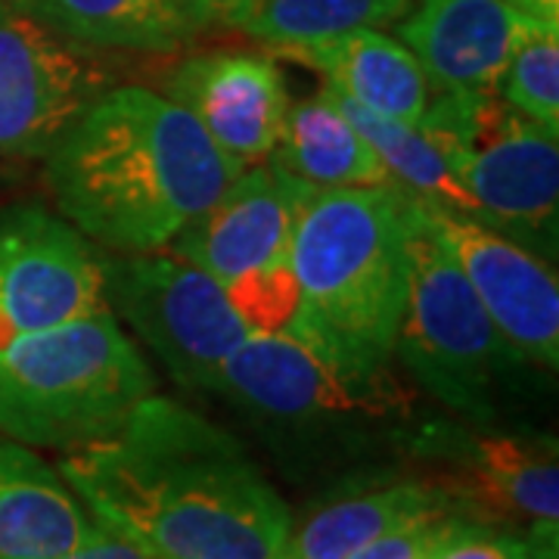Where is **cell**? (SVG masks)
Masks as SVG:
<instances>
[{"label":"cell","instance_id":"1","mask_svg":"<svg viewBox=\"0 0 559 559\" xmlns=\"http://www.w3.org/2000/svg\"><path fill=\"white\" fill-rule=\"evenodd\" d=\"M57 466L91 516L146 559H280L296 520L234 432L159 392Z\"/></svg>","mask_w":559,"mask_h":559},{"label":"cell","instance_id":"2","mask_svg":"<svg viewBox=\"0 0 559 559\" xmlns=\"http://www.w3.org/2000/svg\"><path fill=\"white\" fill-rule=\"evenodd\" d=\"M57 215L106 255L165 252L242 168L187 109L150 87H106L47 153Z\"/></svg>","mask_w":559,"mask_h":559},{"label":"cell","instance_id":"3","mask_svg":"<svg viewBox=\"0 0 559 559\" xmlns=\"http://www.w3.org/2000/svg\"><path fill=\"white\" fill-rule=\"evenodd\" d=\"M411 240V200L395 187L311 190L293 242L289 333L355 377H392Z\"/></svg>","mask_w":559,"mask_h":559},{"label":"cell","instance_id":"4","mask_svg":"<svg viewBox=\"0 0 559 559\" xmlns=\"http://www.w3.org/2000/svg\"><path fill=\"white\" fill-rule=\"evenodd\" d=\"M153 392L150 360L109 308L0 348V436L35 451L106 441Z\"/></svg>","mask_w":559,"mask_h":559},{"label":"cell","instance_id":"5","mask_svg":"<svg viewBox=\"0 0 559 559\" xmlns=\"http://www.w3.org/2000/svg\"><path fill=\"white\" fill-rule=\"evenodd\" d=\"M212 399L289 457H352L380 426L407 414L395 377H355L289 330L249 333L221 364Z\"/></svg>","mask_w":559,"mask_h":559},{"label":"cell","instance_id":"6","mask_svg":"<svg viewBox=\"0 0 559 559\" xmlns=\"http://www.w3.org/2000/svg\"><path fill=\"white\" fill-rule=\"evenodd\" d=\"M439 143L479 221L554 264L559 237V134L495 91H436L417 121Z\"/></svg>","mask_w":559,"mask_h":559},{"label":"cell","instance_id":"7","mask_svg":"<svg viewBox=\"0 0 559 559\" xmlns=\"http://www.w3.org/2000/svg\"><path fill=\"white\" fill-rule=\"evenodd\" d=\"M411 221V289L395 358L454 417L495 426L500 382L522 364L500 340L457 264L423 227L414 202Z\"/></svg>","mask_w":559,"mask_h":559},{"label":"cell","instance_id":"8","mask_svg":"<svg viewBox=\"0 0 559 559\" xmlns=\"http://www.w3.org/2000/svg\"><path fill=\"white\" fill-rule=\"evenodd\" d=\"M308 197L311 187L274 159L249 165L168 252L218 280L255 333L289 330L296 318L293 242Z\"/></svg>","mask_w":559,"mask_h":559},{"label":"cell","instance_id":"9","mask_svg":"<svg viewBox=\"0 0 559 559\" xmlns=\"http://www.w3.org/2000/svg\"><path fill=\"white\" fill-rule=\"evenodd\" d=\"M106 308L180 389L212 395L218 370L255 333L230 296L175 252L106 255Z\"/></svg>","mask_w":559,"mask_h":559},{"label":"cell","instance_id":"10","mask_svg":"<svg viewBox=\"0 0 559 559\" xmlns=\"http://www.w3.org/2000/svg\"><path fill=\"white\" fill-rule=\"evenodd\" d=\"M454 510L476 522L559 544V454L554 436L500 432L466 419L423 423L399 436Z\"/></svg>","mask_w":559,"mask_h":559},{"label":"cell","instance_id":"11","mask_svg":"<svg viewBox=\"0 0 559 559\" xmlns=\"http://www.w3.org/2000/svg\"><path fill=\"white\" fill-rule=\"evenodd\" d=\"M106 87L94 50L0 0V171L47 159Z\"/></svg>","mask_w":559,"mask_h":559},{"label":"cell","instance_id":"12","mask_svg":"<svg viewBox=\"0 0 559 559\" xmlns=\"http://www.w3.org/2000/svg\"><path fill=\"white\" fill-rule=\"evenodd\" d=\"M417 215L432 240L457 264L522 367L557 373L559 283L554 264L469 215L429 205H417Z\"/></svg>","mask_w":559,"mask_h":559},{"label":"cell","instance_id":"13","mask_svg":"<svg viewBox=\"0 0 559 559\" xmlns=\"http://www.w3.org/2000/svg\"><path fill=\"white\" fill-rule=\"evenodd\" d=\"M106 252L35 205L0 215V348L106 308Z\"/></svg>","mask_w":559,"mask_h":559},{"label":"cell","instance_id":"14","mask_svg":"<svg viewBox=\"0 0 559 559\" xmlns=\"http://www.w3.org/2000/svg\"><path fill=\"white\" fill-rule=\"evenodd\" d=\"M162 94L200 121L209 140L240 168L274 153L289 109L277 62L249 50L193 53L165 75Z\"/></svg>","mask_w":559,"mask_h":559},{"label":"cell","instance_id":"15","mask_svg":"<svg viewBox=\"0 0 559 559\" xmlns=\"http://www.w3.org/2000/svg\"><path fill=\"white\" fill-rule=\"evenodd\" d=\"M528 22L507 0H414L395 28L436 91H498Z\"/></svg>","mask_w":559,"mask_h":559},{"label":"cell","instance_id":"16","mask_svg":"<svg viewBox=\"0 0 559 559\" xmlns=\"http://www.w3.org/2000/svg\"><path fill=\"white\" fill-rule=\"evenodd\" d=\"M280 57L314 69L323 87L382 119L417 124L432 103V81L417 57L382 28H360L340 38L280 50Z\"/></svg>","mask_w":559,"mask_h":559},{"label":"cell","instance_id":"17","mask_svg":"<svg viewBox=\"0 0 559 559\" xmlns=\"http://www.w3.org/2000/svg\"><path fill=\"white\" fill-rule=\"evenodd\" d=\"M60 466L0 436V559H57L94 528Z\"/></svg>","mask_w":559,"mask_h":559},{"label":"cell","instance_id":"18","mask_svg":"<svg viewBox=\"0 0 559 559\" xmlns=\"http://www.w3.org/2000/svg\"><path fill=\"white\" fill-rule=\"evenodd\" d=\"M457 513L448 495L426 476H380L352 485L318 503L308 516L293 520L280 559H348L392 528Z\"/></svg>","mask_w":559,"mask_h":559},{"label":"cell","instance_id":"19","mask_svg":"<svg viewBox=\"0 0 559 559\" xmlns=\"http://www.w3.org/2000/svg\"><path fill=\"white\" fill-rule=\"evenodd\" d=\"M267 159L311 190L389 187L380 156L330 87L289 100L277 146Z\"/></svg>","mask_w":559,"mask_h":559},{"label":"cell","instance_id":"20","mask_svg":"<svg viewBox=\"0 0 559 559\" xmlns=\"http://www.w3.org/2000/svg\"><path fill=\"white\" fill-rule=\"evenodd\" d=\"M87 50L178 53L193 40L171 0H7Z\"/></svg>","mask_w":559,"mask_h":559},{"label":"cell","instance_id":"21","mask_svg":"<svg viewBox=\"0 0 559 559\" xmlns=\"http://www.w3.org/2000/svg\"><path fill=\"white\" fill-rule=\"evenodd\" d=\"M340 103L352 116V121L358 124V131L367 138V143L373 146V153L380 156L389 187H395L399 193H404L417 205L448 209V212H460V215L479 221L476 202L469 200V193L460 187L457 175L444 159L439 143L429 138L419 124L382 119V116H373L355 103H348L345 97H340Z\"/></svg>","mask_w":559,"mask_h":559},{"label":"cell","instance_id":"22","mask_svg":"<svg viewBox=\"0 0 559 559\" xmlns=\"http://www.w3.org/2000/svg\"><path fill=\"white\" fill-rule=\"evenodd\" d=\"M411 3L414 0H252L237 32L280 53L360 28L395 25Z\"/></svg>","mask_w":559,"mask_h":559},{"label":"cell","instance_id":"23","mask_svg":"<svg viewBox=\"0 0 559 559\" xmlns=\"http://www.w3.org/2000/svg\"><path fill=\"white\" fill-rule=\"evenodd\" d=\"M495 94L559 134V25L528 22Z\"/></svg>","mask_w":559,"mask_h":559},{"label":"cell","instance_id":"24","mask_svg":"<svg viewBox=\"0 0 559 559\" xmlns=\"http://www.w3.org/2000/svg\"><path fill=\"white\" fill-rule=\"evenodd\" d=\"M417 559H559V544L460 516L454 528Z\"/></svg>","mask_w":559,"mask_h":559},{"label":"cell","instance_id":"25","mask_svg":"<svg viewBox=\"0 0 559 559\" xmlns=\"http://www.w3.org/2000/svg\"><path fill=\"white\" fill-rule=\"evenodd\" d=\"M463 513H439L429 520L411 522L385 532L377 540H370L367 547H360L358 554H352L348 559H417L426 550H432L460 520Z\"/></svg>","mask_w":559,"mask_h":559},{"label":"cell","instance_id":"26","mask_svg":"<svg viewBox=\"0 0 559 559\" xmlns=\"http://www.w3.org/2000/svg\"><path fill=\"white\" fill-rule=\"evenodd\" d=\"M193 38L212 28H240L252 0H171Z\"/></svg>","mask_w":559,"mask_h":559},{"label":"cell","instance_id":"27","mask_svg":"<svg viewBox=\"0 0 559 559\" xmlns=\"http://www.w3.org/2000/svg\"><path fill=\"white\" fill-rule=\"evenodd\" d=\"M57 559H146L128 538H121L119 532H112L100 520L94 522V528L87 532V538L79 547H72L69 554Z\"/></svg>","mask_w":559,"mask_h":559},{"label":"cell","instance_id":"28","mask_svg":"<svg viewBox=\"0 0 559 559\" xmlns=\"http://www.w3.org/2000/svg\"><path fill=\"white\" fill-rule=\"evenodd\" d=\"M516 13L525 20L544 22V25H559V0H507Z\"/></svg>","mask_w":559,"mask_h":559}]
</instances>
